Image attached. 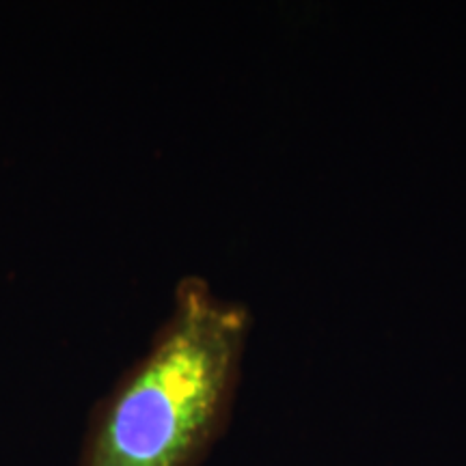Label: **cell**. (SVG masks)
<instances>
[{"label":"cell","mask_w":466,"mask_h":466,"mask_svg":"<svg viewBox=\"0 0 466 466\" xmlns=\"http://www.w3.org/2000/svg\"><path fill=\"white\" fill-rule=\"evenodd\" d=\"M250 313L184 277L147 352L93 410L78 466H197L229 421Z\"/></svg>","instance_id":"1"}]
</instances>
